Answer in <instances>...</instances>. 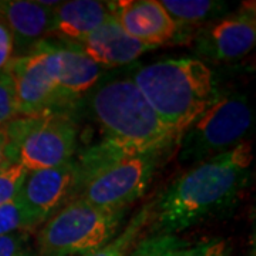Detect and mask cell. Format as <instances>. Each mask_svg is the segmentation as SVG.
I'll list each match as a JSON object with an SVG mask.
<instances>
[{"mask_svg": "<svg viewBox=\"0 0 256 256\" xmlns=\"http://www.w3.org/2000/svg\"><path fill=\"white\" fill-rule=\"evenodd\" d=\"M252 144L192 165L152 201V235H176L228 214L246 190L252 175Z\"/></svg>", "mask_w": 256, "mask_h": 256, "instance_id": "cell-1", "label": "cell"}, {"mask_svg": "<svg viewBox=\"0 0 256 256\" xmlns=\"http://www.w3.org/2000/svg\"><path fill=\"white\" fill-rule=\"evenodd\" d=\"M78 106L101 131L96 144L106 148L126 152L172 148L181 137L160 118L130 72L116 77L106 74Z\"/></svg>", "mask_w": 256, "mask_h": 256, "instance_id": "cell-2", "label": "cell"}, {"mask_svg": "<svg viewBox=\"0 0 256 256\" xmlns=\"http://www.w3.org/2000/svg\"><path fill=\"white\" fill-rule=\"evenodd\" d=\"M160 118L180 136L208 108L220 88L215 73L198 57H170L130 72Z\"/></svg>", "mask_w": 256, "mask_h": 256, "instance_id": "cell-3", "label": "cell"}, {"mask_svg": "<svg viewBox=\"0 0 256 256\" xmlns=\"http://www.w3.org/2000/svg\"><path fill=\"white\" fill-rule=\"evenodd\" d=\"M254 121V108L245 94L220 92L216 100L181 134L178 161L195 165L228 152L246 141Z\"/></svg>", "mask_w": 256, "mask_h": 256, "instance_id": "cell-4", "label": "cell"}, {"mask_svg": "<svg viewBox=\"0 0 256 256\" xmlns=\"http://www.w3.org/2000/svg\"><path fill=\"white\" fill-rule=\"evenodd\" d=\"M127 210H104L80 198L68 201L37 236L40 256H87L107 245L122 228Z\"/></svg>", "mask_w": 256, "mask_h": 256, "instance_id": "cell-5", "label": "cell"}, {"mask_svg": "<svg viewBox=\"0 0 256 256\" xmlns=\"http://www.w3.org/2000/svg\"><path fill=\"white\" fill-rule=\"evenodd\" d=\"M9 162L28 172L73 161L78 150V124L70 111L18 117L6 124Z\"/></svg>", "mask_w": 256, "mask_h": 256, "instance_id": "cell-6", "label": "cell"}, {"mask_svg": "<svg viewBox=\"0 0 256 256\" xmlns=\"http://www.w3.org/2000/svg\"><path fill=\"white\" fill-rule=\"evenodd\" d=\"M170 150L156 148L110 160L80 180L74 195L100 210H127L146 195Z\"/></svg>", "mask_w": 256, "mask_h": 256, "instance_id": "cell-7", "label": "cell"}, {"mask_svg": "<svg viewBox=\"0 0 256 256\" xmlns=\"http://www.w3.org/2000/svg\"><path fill=\"white\" fill-rule=\"evenodd\" d=\"M195 54L202 62L232 63L242 60L255 47L256 8L254 2L242 3L196 30L192 36Z\"/></svg>", "mask_w": 256, "mask_h": 256, "instance_id": "cell-8", "label": "cell"}, {"mask_svg": "<svg viewBox=\"0 0 256 256\" xmlns=\"http://www.w3.org/2000/svg\"><path fill=\"white\" fill-rule=\"evenodd\" d=\"M4 70L13 82L20 117L73 111L80 101L64 97L48 73L43 56L34 50L26 56L14 57Z\"/></svg>", "mask_w": 256, "mask_h": 256, "instance_id": "cell-9", "label": "cell"}, {"mask_svg": "<svg viewBox=\"0 0 256 256\" xmlns=\"http://www.w3.org/2000/svg\"><path fill=\"white\" fill-rule=\"evenodd\" d=\"M44 58L48 73L64 97L82 100L84 94L106 76V70L92 62L77 43L46 38L33 48ZM32 50V52H33Z\"/></svg>", "mask_w": 256, "mask_h": 256, "instance_id": "cell-10", "label": "cell"}, {"mask_svg": "<svg viewBox=\"0 0 256 256\" xmlns=\"http://www.w3.org/2000/svg\"><path fill=\"white\" fill-rule=\"evenodd\" d=\"M76 186L77 168L73 160L60 166L28 172L18 198L37 228L63 208L76 194Z\"/></svg>", "mask_w": 256, "mask_h": 256, "instance_id": "cell-11", "label": "cell"}, {"mask_svg": "<svg viewBox=\"0 0 256 256\" xmlns=\"http://www.w3.org/2000/svg\"><path fill=\"white\" fill-rule=\"evenodd\" d=\"M114 18L128 36L154 48L190 42L158 0L114 2Z\"/></svg>", "mask_w": 256, "mask_h": 256, "instance_id": "cell-12", "label": "cell"}, {"mask_svg": "<svg viewBox=\"0 0 256 256\" xmlns=\"http://www.w3.org/2000/svg\"><path fill=\"white\" fill-rule=\"evenodd\" d=\"M0 20L14 42V57L28 54L53 36V9L33 0H0Z\"/></svg>", "mask_w": 256, "mask_h": 256, "instance_id": "cell-13", "label": "cell"}, {"mask_svg": "<svg viewBox=\"0 0 256 256\" xmlns=\"http://www.w3.org/2000/svg\"><path fill=\"white\" fill-rule=\"evenodd\" d=\"M77 44L104 70L132 64L146 52L156 50L128 36L114 16Z\"/></svg>", "mask_w": 256, "mask_h": 256, "instance_id": "cell-14", "label": "cell"}, {"mask_svg": "<svg viewBox=\"0 0 256 256\" xmlns=\"http://www.w3.org/2000/svg\"><path fill=\"white\" fill-rule=\"evenodd\" d=\"M114 16V2L70 0L53 9V36L80 43Z\"/></svg>", "mask_w": 256, "mask_h": 256, "instance_id": "cell-15", "label": "cell"}, {"mask_svg": "<svg viewBox=\"0 0 256 256\" xmlns=\"http://www.w3.org/2000/svg\"><path fill=\"white\" fill-rule=\"evenodd\" d=\"M160 3L190 42L196 30L229 13V4L226 2L162 0Z\"/></svg>", "mask_w": 256, "mask_h": 256, "instance_id": "cell-16", "label": "cell"}, {"mask_svg": "<svg viewBox=\"0 0 256 256\" xmlns=\"http://www.w3.org/2000/svg\"><path fill=\"white\" fill-rule=\"evenodd\" d=\"M151 208H152V202L146 204L116 238L87 256H128L132 248L137 245L138 239L144 232V229L150 225Z\"/></svg>", "mask_w": 256, "mask_h": 256, "instance_id": "cell-17", "label": "cell"}, {"mask_svg": "<svg viewBox=\"0 0 256 256\" xmlns=\"http://www.w3.org/2000/svg\"><path fill=\"white\" fill-rule=\"evenodd\" d=\"M188 245L178 235H151L138 240L128 256H178Z\"/></svg>", "mask_w": 256, "mask_h": 256, "instance_id": "cell-18", "label": "cell"}, {"mask_svg": "<svg viewBox=\"0 0 256 256\" xmlns=\"http://www.w3.org/2000/svg\"><path fill=\"white\" fill-rule=\"evenodd\" d=\"M34 228L33 220L18 196L4 205H0V236L28 234Z\"/></svg>", "mask_w": 256, "mask_h": 256, "instance_id": "cell-19", "label": "cell"}, {"mask_svg": "<svg viewBox=\"0 0 256 256\" xmlns=\"http://www.w3.org/2000/svg\"><path fill=\"white\" fill-rule=\"evenodd\" d=\"M28 174V170L20 164H9L0 168V205L18 198Z\"/></svg>", "mask_w": 256, "mask_h": 256, "instance_id": "cell-20", "label": "cell"}, {"mask_svg": "<svg viewBox=\"0 0 256 256\" xmlns=\"http://www.w3.org/2000/svg\"><path fill=\"white\" fill-rule=\"evenodd\" d=\"M18 102L14 96V87L6 70L0 73V127L18 118Z\"/></svg>", "mask_w": 256, "mask_h": 256, "instance_id": "cell-21", "label": "cell"}, {"mask_svg": "<svg viewBox=\"0 0 256 256\" xmlns=\"http://www.w3.org/2000/svg\"><path fill=\"white\" fill-rule=\"evenodd\" d=\"M178 256H232V249L225 239L212 238L188 245Z\"/></svg>", "mask_w": 256, "mask_h": 256, "instance_id": "cell-22", "label": "cell"}, {"mask_svg": "<svg viewBox=\"0 0 256 256\" xmlns=\"http://www.w3.org/2000/svg\"><path fill=\"white\" fill-rule=\"evenodd\" d=\"M0 256H36L28 234L0 236Z\"/></svg>", "mask_w": 256, "mask_h": 256, "instance_id": "cell-23", "label": "cell"}, {"mask_svg": "<svg viewBox=\"0 0 256 256\" xmlns=\"http://www.w3.org/2000/svg\"><path fill=\"white\" fill-rule=\"evenodd\" d=\"M14 58V42L9 28L0 20V73Z\"/></svg>", "mask_w": 256, "mask_h": 256, "instance_id": "cell-24", "label": "cell"}, {"mask_svg": "<svg viewBox=\"0 0 256 256\" xmlns=\"http://www.w3.org/2000/svg\"><path fill=\"white\" fill-rule=\"evenodd\" d=\"M9 164V136L6 126H3L0 127V168Z\"/></svg>", "mask_w": 256, "mask_h": 256, "instance_id": "cell-25", "label": "cell"}]
</instances>
